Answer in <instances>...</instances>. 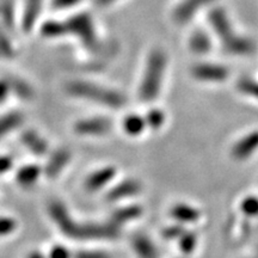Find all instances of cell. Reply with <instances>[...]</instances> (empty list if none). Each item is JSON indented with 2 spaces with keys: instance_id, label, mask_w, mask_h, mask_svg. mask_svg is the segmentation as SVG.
I'll use <instances>...</instances> for the list:
<instances>
[{
  "instance_id": "obj_26",
  "label": "cell",
  "mask_w": 258,
  "mask_h": 258,
  "mask_svg": "<svg viewBox=\"0 0 258 258\" xmlns=\"http://www.w3.org/2000/svg\"><path fill=\"white\" fill-rule=\"evenodd\" d=\"M145 121H146V125H148V127L158 129L165 122V114L159 109H152V110L147 112Z\"/></svg>"
},
{
  "instance_id": "obj_37",
  "label": "cell",
  "mask_w": 258,
  "mask_h": 258,
  "mask_svg": "<svg viewBox=\"0 0 258 258\" xmlns=\"http://www.w3.org/2000/svg\"><path fill=\"white\" fill-rule=\"evenodd\" d=\"M116 0H93V3L99 8H105V6L111 5L112 3H115Z\"/></svg>"
},
{
  "instance_id": "obj_7",
  "label": "cell",
  "mask_w": 258,
  "mask_h": 258,
  "mask_svg": "<svg viewBox=\"0 0 258 258\" xmlns=\"http://www.w3.org/2000/svg\"><path fill=\"white\" fill-rule=\"evenodd\" d=\"M214 0H182L173 10V22L182 25L186 24L194 16L199 12L200 9L206 8Z\"/></svg>"
},
{
  "instance_id": "obj_23",
  "label": "cell",
  "mask_w": 258,
  "mask_h": 258,
  "mask_svg": "<svg viewBox=\"0 0 258 258\" xmlns=\"http://www.w3.org/2000/svg\"><path fill=\"white\" fill-rule=\"evenodd\" d=\"M237 88L244 95L258 99V80L252 78H241L238 80Z\"/></svg>"
},
{
  "instance_id": "obj_39",
  "label": "cell",
  "mask_w": 258,
  "mask_h": 258,
  "mask_svg": "<svg viewBox=\"0 0 258 258\" xmlns=\"http://www.w3.org/2000/svg\"><path fill=\"white\" fill-rule=\"evenodd\" d=\"M257 256H258V251H257Z\"/></svg>"
},
{
  "instance_id": "obj_22",
  "label": "cell",
  "mask_w": 258,
  "mask_h": 258,
  "mask_svg": "<svg viewBox=\"0 0 258 258\" xmlns=\"http://www.w3.org/2000/svg\"><path fill=\"white\" fill-rule=\"evenodd\" d=\"M6 82L9 84L10 90H12L21 98L30 99L34 96V91H32L31 86L28 85L23 80L17 78H9L6 79Z\"/></svg>"
},
{
  "instance_id": "obj_38",
  "label": "cell",
  "mask_w": 258,
  "mask_h": 258,
  "mask_svg": "<svg viewBox=\"0 0 258 258\" xmlns=\"http://www.w3.org/2000/svg\"><path fill=\"white\" fill-rule=\"evenodd\" d=\"M28 258H44L40 252H32Z\"/></svg>"
},
{
  "instance_id": "obj_36",
  "label": "cell",
  "mask_w": 258,
  "mask_h": 258,
  "mask_svg": "<svg viewBox=\"0 0 258 258\" xmlns=\"http://www.w3.org/2000/svg\"><path fill=\"white\" fill-rule=\"evenodd\" d=\"M10 91L9 84L6 80H0V102H3L8 97V93Z\"/></svg>"
},
{
  "instance_id": "obj_1",
  "label": "cell",
  "mask_w": 258,
  "mask_h": 258,
  "mask_svg": "<svg viewBox=\"0 0 258 258\" xmlns=\"http://www.w3.org/2000/svg\"><path fill=\"white\" fill-rule=\"evenodd\" d=\"M49 214L54 222L67 237L76 240H103L114 239L120 235V227L110 221L105 224L77 222L71 218L69 211L62 203L53 201L49 205Z\"/></svg>"
},
{
  "instance_id": "obj_30",
  "label": "cell",
  "mask_w": 258,
  "mask_h": 258,
  "mask_svg": "<svg viewBox=\"0 0 258 258\" xmlns=\"http://www.w3.org/2000/svg\"><path fill=\"white\" fill-rule=\"evenodd\" d=\"M2 16L4 19V23L8 27H12L14 24V10H12V4L10 0H3L2 3Z\"/></svg>"
},
{
  "instance_id": "obj_12",
  "label": "cell",
  "mask_w": 258,
  "mask_h": 258,
  "mask_svg": "<svg viewBox=\"0 0 258 258\" xmlns=\"http://www.w3.org/2000/svg\"><path fill=\"white\" fill-rule=\"evenodd\" d=\"M132 247L139 258H158V250L151 239L145 234L132 237Z\"/></svg>"
},
{
  "instance_id": "obj_6",
  "label": "cell",
  "mask_w": 258,
  "mask_h": 258,
  "mask_svg": "<svg viewBox=\"0 0 258 258\" xmlns=\"http://www.w3.org/2000/svg\"><path fill=\"white\" fill-rule=\"evenodd\" d=\"M191 74L195 79L205 83H220L228 78L230 71L224 64L213 62H200L194 64Z\"/></svg>"
},
{
  "instance_id": "obj_14",
  "label": "cell",
  "mask_w": 258,
  "mask_h": 258,
  "mask_svg": "<svg viewBox=\"0 0 258 258\" xmlns=\"http://www.w3.org/2000/svg\"><path fill=\"white\" fill-rule=\"evenodd\" d=\"M143 214V208L140 206L132 205V206H125V207L118 208L117 211H115L110 217V222L120 227L121 225L127 224L138 219L140 215Z\"/></svg>"
},
{
  "instance_id": "obj_10",
  "label": "cell",
  "mask_w": 258,
  "mask_h": 258,
  "mask_svg": "<svg viewBox=\"0 0 258 258\" xmlns=\"http://www.w3.org/2000/svg\"><path fill=\"white\" fill-rule=\"evenodd\" d=\"M141 184L137 179H125L123 182L118 183L114 188L110 189V191L106 195L108 201L115 202L120 200L128 199L131 196H135L140 192Z\"/></svg>"
},
{
  "instance_id": "obj_34",
  "label": "cell",
  "mask_w": 258,
  "mask_h": 258,
  "mask_svg": "<svg viewBox=\"0 0 258 258\" xmlns=\"http://www.w3.org/2000/svg\"><path fill=\"white\" fill-rule=\"evenodd\" d=\"M80 2L82 0H51V4L55 9H66L79 4Z\"/></svg>"
},
{
  "instance_id": "obj_35",
  "label": "cell",
  "mask_w": 258,
  "mask_h": 258,
  "mask_svg": "<svg viewBox=\"0 0 258 258\" xmlns=\"http://www.w3.org/2000/svg\"><path fill=\"white\" fill-rule=\"evenodd\" d=\"M12 167V159L10 157H0V173H4Z\"/></svg>"
},
{
  "instance_id": "obj_33",
  "label": "cell",
  "mask_w": 258,
  "mask_h": 258,
  "mask_svg": "<svg viewBox=\"0 0 258 258\" xmlns=\"http://www.w3.org/2000/svg\"><path fill=\"white\" fill-rule=\"evenodd\" d=\"M71 254L69 252V250L66 247L61 246V245H56L54 246L50 251L49 258H70Z\"/></svg>"
},
{
  "instance_id": "obj_4",
  "label": "cell",
  "mask_w": 258,
  "mask_h": 258,
  "mask_svg": "<svg viewBox=\"0 0 258 258\" xmlns=\"http://www.w3.org/2000/svg\"><path fill=\"white\" fill-rule=\"evenodd\" d=\"M66 90L72 96L79 98L88 99V101L98 103L111 109H120L125 104V97L116 90L103 88L97 84L83 82V80H74L67 84Z\"/></svg>"
},
{
  "instance_id": "obj_18",
  "label": "cell",
  "mask_w": 258,
  "mask_h": 258,
  "mask_svg": "<svg viewBox=\"0 0 258 258\" xmlns=\"http://www.w3.org/2000/svg\"><path fill=\"white\" fill-rule=\"evenodd\" d=\"M189 47L195 54H206L212 49V41L205 31L196 30L190 36Z\"/></svg>"
},
{
  "instance_id": "obj_27",
  "label": "cell",
  "mask_w": 258,
  "mask_h": 258,
  "mask_svg": "<svg viewBox=\"0 0 258 258\" xmlns=\"http://www.w3.org/2000/svg\"><path fill=\"white\" fill-rule=\"evenodd\" d=\"M241 211L245 215L250 218L258 217V198L254 196H249V198L244 199L240 205Z\"/></svg>"
},
{
  "instance_id": "obj_9",
  "label": "cell",
  "mask_w": 258,
  "mask_h": 258,
  "mask_svg": "<svg viewBox=\"0 0 258 258\" xmlns=\"http://www.w3.org/2000/svg\"><path fill=\"white\" fill-rule=\"evenodd\" d=\"M258 150V131L251 132L232 147V157L237 160H245Z\"/></svg>"
},
{
  "instance_id": "obj_24",
  "label": "cell",
  "mask_w": 258,
  "mask_h": 258,
  "mask_svg": "<svg viewBox=\"0 0 258 258\" xmlns=\"http://www.w3.org/2000/svg\"><path fill=\"white\" fill-rule=\"evenodd\" d=\"M178 243L182 252L191 253L194 249H195L196 243H198V237H196L194 232L184 231V233L178 238Z\"/></svg>"
},
{
  "instance_id": "obj_11",
  "label": "cell",
  "mask_w": 258,
  "mask_h": 258,
  "mask_svg": "<svg viewBox=\"0 0 258 258\" xmlns=\"http://www.w3.org/2000/svg\"><path fill=\"white\" fill-rule=\"evenodd\" d=\"M116 175V169L112 166L103 167L101 170H97L92 175L88 177L85 182V188L89 191H97V190L102 189L103 186L108 184L110 180L114 178Z\"/></svg>"
},
{
  "instance_id": "obj_13",
  "label": "cell",
  "mask_w": 258,
  "mask_h": 258,
  "mask_svg": "<svg viewBox=\"0 0 258 258\" xmlns=\"http://www.w3.org/2000/svg\"><path fill=\"white\" fill-rule=\"evenodd\" d=\"M171 217L175 219L176 221L180 224H191L196 222L201 217L200 212L192 206L185 205V203H178V205L173 206L170 212Z\"/></svg>"
},
{
  "instance_id": "obj_2",
  "label": "cell",
  "mask_w": 258,
  "mask_h": 258,
  "mask_svg": "<svg viewBox=\"0 0 258 258\" xmlns=\"http://www.w3.org/2000/svg\"><path fill=\"white\" fill-rule=\"evenodd\" d=\"M208 22L212 25L215 35L221 41L222 47L232 55L246 56L256 50V44L250 37L237 34L234 31L231 19L222 8L213 9L208 14Z\"/></svg>"
},
{
  "instance_id": "obj_17",
  "label": "cell",
  "mask_w": 258,
  "mask_h": 258,
  "mask_svg": "<svg viewBox=\"0 0 258 258\" xmlns=\"http://www.w3.org/2000/svg\"><path fill=\"white\" fill-rule=\"evenodd\" d=\"M43 0H25V8L23 14V29L25 31H30L36 19L40 16Z\"/></svg>"
},
{
  "instance_id": "obj_28",
  "label": "cell",
  "mask_w": 258,
  "mask_h": 258,
  "mask_svg": "<svg viewBox=\"0 0 258 258\" xmlns=\"http://www.w3.org/2000/svg\"><path fill=\"white\" fill-rule=\"evenodd\" d=\"M0 55L8 57V59H11L15 55L14 47L2 29H0Z\"/></svg>"
},
{
  "instance_id": "obj_21",
  "label": "cell",
  "mask_w": 258,
  "mask_h": 258,
  "mask_svg": "<svg viewBox=\"0 0 258 258\" xmlns=\"http://www.w3.org/2000/svg\"><path fill=\"white\" fill-rule=\"evenodd\" d=\"M41 175V169L36 165H28L21 169L17 173V179L19 184L22 185H31L38 179Z\"/></svg>"
},
{
  "instance_id": "obj_29",
  "label": "cell",
  "mask_w": 258,
  "mask_h": 258,
  "mask_svg": "<svg viewBox=\"0 0 258 258\" xmlns=\"http://www.w3.org/2000/svg\"><path fill=\"white\" fill-rule=\"evenodd\" d=\"M184 227L180 225H171V226H167V227L164 228L163 231H161V235H163L164 238H165L166 240H172V239H178V238L184 233Z\"/></svg>"
},
{
  "instance_id": "obj_3",
  "label": "cell",
  "mask_w": 258,
  "mask_h": 258,
  "mask_svg": "<svg viewBox=\"0 0 258 258\" xmlns=\"http://www.w3.org/2000/svg\"><path fill=\"white\" fill-rule=\"evenodd\" d=\"M167 66V56L163 50L154 49L148 55L146 67L139 88V97L144 102H152L160 92Z\"/></svg>"
},
{
  "instance_id": "obj_32",
  "label": "cell",
  "mask_w": 258,
  "mask_h": 258,
  "mask_svg": "<svg viewBox=\"0 0 258 258\" xmlns=\"http://www.w3.org/2000/svg\"><path fill=\"white\" fill-rule=\"evenodd\" d=\"M74 258H111V256L103 251H79Z\"/></svg>"
},
{
  "instance_id": "obj_31",
  "label": "cell",
  "mask_w": 258,
  "mask_h": 258,
  "mask_svg": "<svg viewBox=\"0 0 258 258\" xmlns=\"http://www.w3.org/2000/svg\"><path fill=\"white\" fill-rule=\"evenodd\" d=\"M16 228V222L14 219L0 218V235H5L14 232Z\"/></svg>"
},
{
  "instance_id": "obj_19",
  "label": "cell",
  "mask_w": 258,
  "mask_h": 258,
  "mask_svg": "<svg viewBox=\"0 0 258 258\" xmlns=\"http://www.w3.org/2000/svg\"><path fill=\"white\" fill-rule=\"evenodd\" d=\"M24 117L21 112H9L0 117V138H3L9 132L14 131L23 123Z\"/></svg>"
},
{
  "instance_id": "obj_20",
  "label": "cell",
  "mask_w": 258,
  "mask_h": 258,
  "mask_svg": "<svg viewBox=\"0 0 258 258\" xmlns=\"http://www.w3.org/2000/svg\"><path fill=\"white\" fill-rule=\"evenodd\" d=\"M122 127L125 133L135 137V135L140 134L146 127V121H145V117H141L137 114H131L123 120Z\"/></svg>"
},
{
  "instance_id": "obj_25",
  "label": "cell",
  "mask_w": 258,
  "mask_h": 258,
  "mask_svg": "<svg viewBox=\"0 0 258 258\" xmlns=\"http://www.w3.org/2000/svg\"><path fill=\"white\" fill-rule=\"evenodd\" d=\"M42 34L46 37H60L64 35L62 22H47L42 27Z\"/></svg>"
},
{
  "instance_id": "obj_15",
  "label": "cell",
  "mask_w": 258,
  "mask_h": 258,
  "mask_svg": "<svg viewBox=\"0 0 258 258\" xmlns=\"http://www.w3.org/2000/svg\"><path fill=\"white\" fill-rule=\"evenodd\" d=\"M71 159V153L67 150H57L48 160L46 166V175L48 177H56L61 170L69 164Z\"/></svg>"
},
{
  "instance_id": "obj_16",
  "label": "cell",
  "mask_w": 258,
  "mask_h": 258,
  "mask_svg": "<svg viewBox=\"0 0 258 258\" xmlns=\"http://www.w3.org/2000/svg\"><path fill=\"white\" fill-rule=\"evenodd\" d=\"M22 141L32 153L36 156H43L47 152L48 145L44 139H42L36 132L34 131H25L22 134Z\"/></svg>"
},
{
  "instance_id": "obj_8",
  "label": "cell",
  "mask_w": 258,
  "mask_h": 258,
  "mask_svg": "<svg viewBox=\"0 0 258 258\" xmlns=\"http://www.w3.org/2000/svg\"><path fill=\"white\" fill-rule=\"evenodd\" d=\"M111 129V121L106 117L84 118L76 123V132L80 135L98 137L104 135Z\"/></svg>"
},
{
  "instance_id": "obj_5",
  "label": "cell",
  "mask_w": 258,
  "mask_h": 258,
  "mask_svg": "<svg viewBox=\"0 0 258 258\" xmlns=\"http://www.w3.org/2000/svg\"><path fill=\"white\" fill-rule=\"evenodd\" d=\"M62 23L64 29V35H76L88 49H98V36H97L95 23H93L92 17L89 14L74 15L69 19V21L62 22Z\"/></svg>"
}]
</instances>
